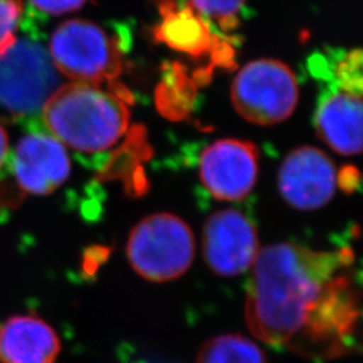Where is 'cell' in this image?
Masks as SVG:
<instances>
[{
	"instance_id": "8992f818",
	"label": "cell",
	"mask_w": 363,
	"mask_h": 363,
	"mask_svg": "<svg viewBox=\"0 0 363 363\" xmlns=\"http://www.w3.org/2000/svg\"><path fill=\"white\" fill-rule=\"evenodd\" d=\"M50 57L35 45H16L0 58V105L15 113L42 109L58 88Z\"/></svg>"
},
{
	"instance_id": "3957f363",
	"label": "cell",
	"mask_w": 363,
	"mask_h": 363,
	"mask_svg": "<svg viewBox=\"0 0 363 363\" xmlns=\"http://www.w3.org/2000/svg\"><path fill=\"white\" fill-rule=\"evenodd\" d=\"M194 235L179 217L160 213L140 220L130 232L127 256L142 277L164 283L181 277L194 259Z\"/></svg>"
},
{
	"instance_id": "6da1fadb",
	"label": "cell",
	"mask_w": 363,
	"mask_h": 363,
	"mask_svg": "<svg viewBox=\"0 0 363 363\" xmlns=\"http://www.w3.org/2000/svg\"><path fill=\"white\" fill-rule=\"evenodd\" d=\"M253 265L245 316L255 337L313 361L358 350L361 291L352 250L274 244Z\"/></svg>"
},
{
	"instance_id": "2e32d148",
	"label": "cell",
	"mask_w": 363,
	"mask_h": 363,
	"mask_svg": "<svg viewBox=\"0 0 363 363\" xmlns=\"http://www.w3.org/2000/svg\"><path fill=\"white\" fill-rule=\"evenodd\" d=\"M191 9L208 19L228 22L241 10L245 0H189Z\"/></svg>"
},
{
	"instance_id": "7a4b0ae2",
	"label": "cell",
	"mask_w": 363,
	"mask_h": 363,
	"mask_svg": "<svg viewBox=\"0 0 363 363\" xmlns=\"http://www.w3.org/2000/svg\"><path fill=\"white\" fill-rule=\"evenodd\" d=\"M40 112L52 138L82 152L111 148L130 123V111L118 96L100 85L81 82L58 86Z\"/></svg>"
},
{
	"instance_id": "5bb4252c",
	"label": "cell",
	"mask_w": 363,
	"mask_h": 363,
	"mask_svg": "<svg viewBox=\"0 0 363 363\" xmlns=\"http://www.w3.org/2000/svg\"><path fill=\"white\" fill-rule=\"evenodd\" d=\"M196 363H267V359L252 340L226 334L208 340L199 351Z\"/></svg>"
},
{
	"instance_id": "8fae6325",
	"label": "cell",
	"mask_w": 363,
	"mask_h": 363,
	"mask_svg": "<svg viewBox=\"0 0 363 363\" xmlns=\"http://www.w3.org/2000/svg\"><path fill=\"white\" fill-rule=\"evenodd\" d=\"M61 340L34 315H15L0 325V363H55Z\"/></svg>"
},
{
	"instance_id": "e0dca14e",
	"label": "cell",
	"mask_w": 363,
	"mask_h": 363,
	"mask_svg": "<svg viewBox=\"0 0 363 363\" xmlns=\"http://www.w3.org/2000/svg\"><path fill=\"white\" fill-rule=\"evenodd\" d=\"M337 76L343 91L361 96L362 91V52H350L339 65Z\"/></svg>"
},
{
	"instance_id": "5b68a950",
	"label": "cell",
	"mask_w": 363,
	"mask_h": 363,
	"mask_svg": "<svg viewBox=\"0 0 363 363\" xmlns=\"http://www.w3.org/2000/svg\"><path fill=\"white\" fill-rule=\"evenodd\" d=\"M298 97L295 74L276 60H257L244 66L232 86L234 109L257 125H272L288 118Z\"/></svg>"
},
{
	"instance_id": "7c38bea8",
	"label": "cell",
	"mask_w": 363,
	"mask_h": 363,
	"mask_svg": "<svg viewBox=\"0 0 363 363\" xmlns=\"http://www.w3.org/2000/svg\"><path fill=\"white\" fill-rule=\"evenodd\" d=\"M319 136L343 155H355L362 147L361 96L339 91L328 96L316 116Z\"/></svg>"
},
{
	"instance_id": "9a60e30c",
	"label": "cell",
	"mask_w": 363,
	"mask_h": 363,
	"mask_svg": "<svg viewBox=\"0 0 363 363\" xmlns=\"http://www.w3.org/2000/svg\"><path fill=\"white\" fill-rule=\"evenodd\" d=\"M23 0H0V58L16 45V31L23 15Z\"/></svg>"
},
{
	"instance_id": "30bf717a",
	"label": "cell",
	"mask_w": 363,
	"mask_h": 363,
	"mask_svg": "<svg viewBox=\"0 0 363 363\" xmlns=\"http://www.w3.org/2000/svg\"><path fill=\"white\" fill-rule=\"evenodd\" d=\"M337 172L330 157L313 147L286 156L279 171V189L294 208L307 211L325 206L335 194Z\"/></svg>"
},
{
	"instance_id": "9c48e42d",
	"label": "cell",
	"mask_w": 363,
	"mask_h": 363,
	"mask_svg": "<svg viewBox=\"0 0 363 363\" xmlns=\"http://www.w3.org/2000/svg\"><path fill=\"white\" fill-rule=\"evenodd\" d=\"M9 164L18 189L26 194H50L70 174L65 145L43 132L23 136L13 148Z\"/></svg>"
},
{
	"instance_id": "277c9868",
	"label": "cell",
	"mask_w": 363,
	"mask_h": 363,
	"mask_svg": "<svg viewBox=\"0 0 363 363\" xmlns=\"http://www.w3.org/2000/svg\"><path fill=\"white\" fill-rule=\"evenodd\" d=\"M49 57L55 70L73 82L100 85L113 81L121 72L116 42L88 21L73 19L58 27Z\"/></svg>"
},
{
	"instance_id": "ac0fdd59",
	"label": "cell",
	"mask_w": 363,
	"mask_h": 363,
	"mask_svg": "<svg viewBox=\"0 0 363 363\" xmlns=\"http://www.w3.org/2000/svg\"><path fill=\"white\" fill-rule=\"evenodd\" d=\"M88 0H28V3L40 13L62 15L81 9Z\"/></svg>"
},
{
	"instance_id": "d6986e66",
	"label": "cell",
	"mask_w": 363,
	"mask_h": 363,
	"mask_svg": "<svg viewBox=\"0 0 363 363\" xmlns=\"http://www.w3.org/2000/svg\"><path fill=\"white\" fill-rule=\"evenodd\" d=\"M10 155H11V150H10L9 135L4 130V127L0 124V174L9 166Z\"/></svg>"
},
{
	"instance_id": "ba28073f",
	"label": "cell",
	"mask_w": 363,
	"mask_h": 363,
	"mask_svg": "<svg viewBox=\"0 0 363 363\" xmlns=\"http://www.w3.org/2000/svg\"><path fill=\"white\" fill-rule=\"evenodd\" d=\"M201 179L208 193L220 201H241L253 190L259 174V152L255 144L218 140L201 157Z\"/></svg>"
},
{
	"instance_id": "52a82bcc",
	"label": "cell",
	"mask_w": 363,
	"mask_h": 363,
	"mask_svg": "<svg viewBox=\"0 0 363 363\" xmlns=\"http://www.w3.org/2000/svg\"><path fill=\"white\" fill-rule=\"evenodd\" d=\"M255 225L237 210L213 214L203 228V255L218 276L234 277L245 272L259 255Z\"/></svg>"
},
{
	"instance_id": "4fadbf2b",
	"label": "cell",
	"mask_w": 363,
	"mask_h": 363,
	"mask_svg": "<svg viewBox=\"0 0 363 363\" xmlns=\"http://www.w3.org/2000/svg\"><path fill=\"white\" fill-rule=\"evenodd\" d=\"M159 39L172 49L190 54H201L210 45L208 28L191 10L167 15L159 28Z\"/></svg>"
}]
</instances>
